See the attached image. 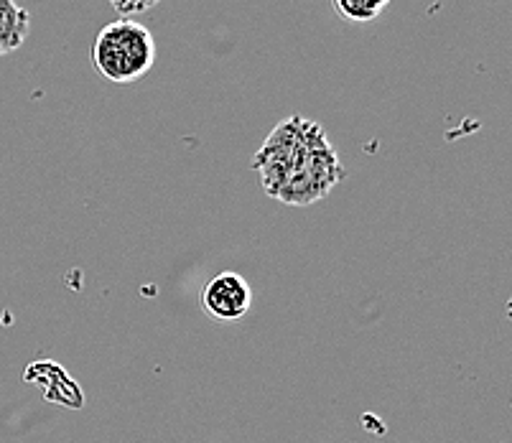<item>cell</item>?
<instances>
[{
  "label": "cell",
  "mask_w": 512,
  "mask_h": 443,
  "mask_svg": "<svg viewBox=\"0 0 512 443\" xmlns=\"http://www.w3.org/2000/svg\"><path fill=\"white\" fill-rule=\"evenodd\" d=\"M253 169L265 194L291 207L321 202L347 174L327 130L304 115H291L271 130L253 156Z\"/></svg>",
  "instance_id": "1"
},
{
  "label": "cell",
  "mask_w": 512,
  "mask_h": 443,
  "mask_svg": "<svg viewBox=\"0 0 512 443\" xmlns=\"http://www.w3.org/2000/svg\"><path fill=\"white\" fill-rule=\"evenodd\" d=\"M92 64L102 79L113 85H133L156 64V39L151 29L133 18L102 26L92 44Z\"/></svg>",
  "instance_id": "2"
},
{
  "label": "cell",
  "mask_w": 512,
  "mask_h": 443,
  "mask_svg": "<svg viewBox=\"0 0 512 443\" xmlns=\"http://www.w3.org/2000/svg\"><path fill=\"white\" fill-rule=\"evenodd\" d=\"M199 303H202L204 314L212 316L214 321H240L248 316L250 306H253V288L240 273L225 270L204 283Z\"/></svg>",
  "instance_id": "3"
},
{
  "label": "cell",
  "mask_w": 512,
  "mask_h": 443,
  "mask_svg": "<svg viewBox=\"0 0 512 443\" xmlns=\"http://www.w3.org/2000/svg\"><path fill=\"white\" fill-rule=\"evenodd\" d=\"M31 34V13L16 0H0V57L13 54Z\"/></svg>",
  "instance_id": "4"
},
{
  "label": "cell",
  "mask_w": 512,
  "mask_h": 443,
  "mask_svg": "<svg viewBox=\"0 0 512 443\" xmlns=\"http://www.w3.org/2000/svg\"><path fill=\"white\" fill-rule=\"evenodd\" d=\"M334 11L347 23H372L385 13L390 0H332Z\"/></svg>",
  "instance_id": "5"
},
{
  "label": "cell",
  "mask_w": 512,
  "mask_h": 443,
  "mask_svg": "<svg viewBox=\"0 0 512 443\" xmlns=\"http://www.w3.org/2000/svg\"><path fill=\"white\" fill-rule=\"evenodd\" d=\"M107 3L113 6V11L120 13V18H130L151 11V8H156L161 0H107Z\"/></svg>",
  "instance_id": "6"
}]
</instances>
